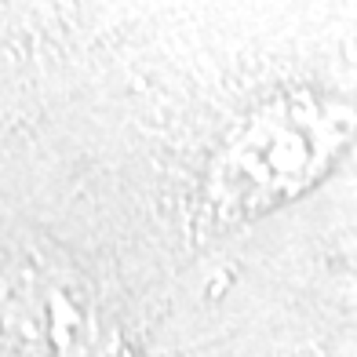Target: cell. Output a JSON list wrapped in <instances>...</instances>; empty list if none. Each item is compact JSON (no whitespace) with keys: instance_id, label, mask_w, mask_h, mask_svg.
<instances>
[{"instance_id":"cell-3","label":"cell","mask_w":357,"mask_h":357,"mask_svg":"<svg viewBox=\"0 0 357 357\" xmlns=\"http://www.w3.org/2000/svg\"><path fill=\"white\" fill-rule=\"evenodd\" d=\"M222 343L252 357H357V178L288 237Z\"/></svg>"},{"instance_id":"cell-2","label":"cell","mask_w":357,"mask_h":357,"mask_svg":"<svg viewBox=\"0 0 357 357\" xmlns=\"http://www.w3.org/2000/svg\"><path fill=\"white\" fill-rule=\"evenodd\" d=\"M0 357H183L168 314L33 219L0 212Z\"/></svg>"},{"instance_id":"cell-4","label":"cell","mask_w":357,"mask_h":357,"mask_svg":"<svg viewBox=\"0 0 357 357\" xmlns=\"http://www.w3.org/2000/svg\"><path fill=\"white\" fill-rule=\"evenodd\" d=\"M186 357H252V354L237 350V347H230V343H215V347H204V350H197V354H186Z\"/></svg>"},{"instance_id":"cell-1","label":"cell","mask_w":357,"mask_h":357,"mask_svg":"<svg viewBox=\"0 0 357 357\" xmlns=\"http://www.w3.org/2000/svg\"><path fill=\"white\" fill-rule=\"evenodd\" d=\"M357 178L354 4H0V212L230 339L263 270Z\"/></svg>"}]
</instances>
